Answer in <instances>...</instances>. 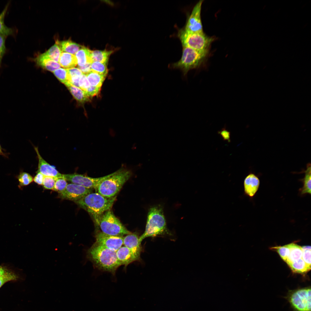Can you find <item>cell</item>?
<instances>
[{
    "mask_svg": "<svg viewBox=\"0 0 311 311\" xmlns=\"http://www.w3.org/2000/svg\"><path fill=\"white\" fill-rule=\"evenodd\" d=\"M107 175L101 177L93 178L77 173L63 174V178L72 183L83 186L86 188L95 190L100 183L106 178Z\"/></svg>",
    "mask_w": 311,
    "mask_h": 311,
    "instance_id": "cell-9",
    "label": "cell"
},
{
    "mask_svg": "<svg viewBox=\"0 0 311 311\" xmlns=\"http://www.w3.org/2000/svg\"><path fill=\"white\" fill-rule=\"evenodd\" d=\"M100 87H97L90 85L85 92L87 96L89 98L98 94L100 92Z\"/></svg>",
    "mask_w": 311,
    "mask_h": 311,
    "instance_id": "cell-38",
    "label": "cell"
},
{
    "mask_svg": "<svg viewBox=\"0 0 311 311\" xmlns=\"http://www.w3.org/2000/svg\"><path fill=\"white\" fill-rule=\"evenodd\" d=\"M56 43L62 52L74 55L83 46L70 40L64 41L57 40Z\"/></svg>",
    "mask_w": 311,
    "mask_h": 311,
    "instance_id": "cell-19",
    "label": "cell"
},
{
    "mask_svg": "<svg viewBox=\"0 0 311 311\" xmlns=\"http://www.w3.org/2000/svg\"><path fill=\"white\" fill-rule=\"evenodd\" d=\"M292 271L300 274L306 273L310 270V268L302 258L294 261L288 265Z\"/></svg>",
    "mask_w": 311,
    "mask_h": 311,
    "instance_id": "cell-27",
    "label": "cell"
},
{
    "mask_svg": "<svg viewBox=\"0 0 311 311\" xmlns=\"http://www.w3.org/2000/svg\"><path fill=\"white\" fill-rule=\"evenodd\" d=\"M117 259L121 266L125 268L130 264L137 260L130 250L125 246H122L116 251Z\"/></svg>",
    "mask_w": 311,
    "mask_h": 311,
    "instance_id": "cell-16",
    "label": "cell"
},
{
    "mask_svg": "<svg viewBox=\"0 0 311 311\" xmlns=\"http://www.w3.org/2000/svg\"><path fill=\"white\" fill-rule=\"evenodd\" d=\"M39 160L37 172H40L45 176L54 178H63V174L60 173L54 166L47 162L41 156L38 148L34 147Z\"/></svg>",
    "mask_w": 311,
    "mask_h": 311,
    "instance_id": "cell-14",
    "label": "cell"
},
{
    "mask_svg": "<svg viewBox=\"0 0 311 311\" xmlns=\"http://www.w3.org/2000/svg\"><path fill=\"white\" fill-rule=\"evenodd\" d=\"M58 62L61 67L67 69L74 68L77 64L75 55L65 52L61 53Z\"/></svg>",
    "mask_w": 311,
    "mask_h": 311,
    "instance_id": "cell-20",
    "label": "cell"
},
{
    "mask_svg": "<svg viewBox=\"0 0 311 311\" xmlns=\"http://www.w3.org/2000/svg\"><path fill=\"white\" fill-rule=\"evenodd\" d=\"M57 179L52 177L44 176L42 184L44 188L46 189L53 190L55 181Z\"/></svg>",
    "mask_w": 311,
    "mask_h": 311,
    "instance_id": "cell-36",
    "label": "cell"
},
{
    "mask_svg": "<svg viewBox=\"0 0 311 311\" xmlns=\"http://www.w3.org/2000/svg\"><path fill=\"white\" fill-rule=\"evenodd\" d=\"M9 271L5 267L0 266V276L5 275Z\"/></svg>",
    "mask_w": 311,
    "mask_h": 311,
    "instance_id": "cell-44",
    "label": "cell"
},
{
    "mask_svg": "<svg viewBox=\"0 0 311 311\" xmlns=\"http://www.w3.org/2000/svg\"><path fill=\"white\" fill-rule=\"evenodd\" d=\"M305 173L304 178L300 180L303 184V187L299 190L300 195L304 196L307 194H311V164H307L306 169L304 171Z\"/></svg>",
    "mask_w": 311,
    "mask_h": 311,
    "instance_id": "cell-18",
    "label": "cell"
},
{
    "mask_svg": "<svg viewBox=\"0 0 311 311\" xmlns=\"http://www.w3.org/2000/svg\"><path fill=\"white\" fill-rule=\"evenodd\" d=\"M53 73L58 80L66 86L71 84L67 69L60 68L54 71Z\"/></svg>",
    "mask_w": 311,
    "mask_h": 311,
    "instance_id": "cell-29",
    "label": "cell"
},
{
    "mask_svg": "<svg viewBox=\"0 0 311 311\" xmlns=\"http://www.w3.org/2000/svg\"><path fill=\"white\" fill-rule=\"evenodd\" d=\"M171 235L167 227L162 206L158 205L150 208L147 214L145 230L139 236V241L141 242L146 238Z\"/></svg>",
    "mask_w": 311,
    "mask_h": 311,
    "instance_id": "cell-3",
    "label": "cell"
},
{
    "mask_svg": "<svg viewBox=\"0 0 311 311\" xmlns=\"http://www.w3.org/2000/svg\"><path fill=\"white\" fill-rule=\"evenodd\" d=\"M113 52V50L92 51L91 57L92 62L97 61L107 64L109 56Z\"/></svg>",
    "mask_w": 311,
    "mask_h": 311,
    "instance_id": "cell-24",
    "label": "cell"
},
{
    "mask_svg": "<svg viewBox=\"0 0 311 311\" xmlns=\"http://www.w3.org/2000/svg\"><path fill=\"white\" fill-rule=\"evenodd\" d=\"M96 225L102 232L109 235L123 236L132 233L115 215L111 209L102 215Z\"/></svg>",
    "mask_w": 311,
    "mask_h": 311,
    "instance_id": "cell-6",
    "label": "cell"
},
{
    "mask_svg": "<svg viewBox=\"0 0 311 311\" xmlns=\"http://www.w3.org/2000/svg\"><path fill=\"white\" fill-rule=\"evenodd\" d=\"M290 250L289 257L286 262L288 265L302 258V247L296 244L292 243L287 244Z\"/></svg>",
    "mask_w": 311,
    "mask_h": 311,
    "instance_id": "cell-22",
    "label": "cell"
},
{
    "mask_svg": "<svg viewBox=\"0 0 311 311\" xmlns=\"http://www.w3.org/2000/svg\"><path fill=\"white\" fill-rule=\"evenodd\" d=\"M67 69L69 74V80L70 78L71 77L76 76H80L83 74L78 68H73Z\"/></svg>",
    "mask_w": 311,
    "mask_h": 311,
    "instance_id": "cell-40",
    "label": "cell"
},
{
    "mask_svg": "<svg viewBox=\"0 0 311 311\" xmlns=\"http://www.w3.org/2000/svg\"><path fill=\"white\" fill-rule=\"evenodd\" d=\"M202 0H200L194 7L188 18L184 28L186 31L192 33L203 32L201 18Z\"/></svg>",
    "mask_w": 311,
    "mask_h": 311,
    "instance_id": "cell-11",
    "label": "cell"
},
{
    "mask_svg": "<svg viewBox=\"0 0 311 311\" xmlns=\"http://www.w3.org/2000/svg\"><path fill=\"white\" fill-rule=\"evenodd\" d=\"M92 71L106 75L108 71L106 64L97 61H93L91 64Z\"/></svg>",
    "mask_w": 311,
    "mask_h": 311,
    "instance_id": "cell-30",
    "label": "cell"
},
{
    "mask_svg": "<svg viewBox=\"0 0 311 311\" xmlns=\"http://www.w3.org/2000/svg\"><path fill=\"white\" fill-rule=\"evenodd\" d=\"M68 184L63 178H58L56 180L53 190L60 193L65 189Z\"/></svg>",
    "mask_w": 311,
    "mask_h": 311,
    "instance_id": "cell-33",
    "label": "cell"
},
{
    "mask_svg": "<svg viewBox=\"0 0 311 311\" xmlns=\"http://www.w3.org/2000/svg\"><path fill=\"white\" fill-rule=\"evenodd\" d=\"M132 175L131 170L122 167L107 175L106 178L100 183L95 190V191L107 198L116 197Z\"/></svg>",
    "mask_w": 311,
    "mask_h": 311,
    "instance_id": "cell-4",
    "label": "cell"
},
{
    "mask_svg": "<svg viewBox=\"0 0 311 311\" xmlns=\"http://www.w3.org/2000/svg\"><path fill=\"white\" fill-rule=\"evenodd\" d=\"M62 52L59 47L56 43L43 54L52 60L58 62Z\"/></svg>",
    "mask_w": 311,
    "mask_h": 311,
    "instance_id": "cell-28",
    "label": "cell"
},
{
    "mask_svg": "<svg viewBox=\"0 0 311 311\" xmlns=\"http://www.w3.org/2000/svg\"><path fill=\"white\" fill-rule=\"evenodd\" d=\"M177 36L182 47H186L199 51L208 50L214 39L207 36L204 33H192L183 28L179 30Z\"/></svg>",
    "mask_w": 311,
    "mask_h": 311,
    "instance_id": "cell-7",
    "label": "cell"
},
{
    "mask_svg": "<svg viewBox=\"0 0 311 311\" xmlns=\"http://www.w3.org/2000/svg\"><path fill=\"white\" fill-rule=\"evenodd\" d=\"M139 238L136 232H132L123 237V245L130 250L138 261L141 260V255L143 251Z\"/></svg>",
    "mask_w": 311,
    "mask_h": 311,
    "instance_id": "cell-13",
    "label": "cell"
},
{
    "mask_svg": "<svg viewBox=\"0 0 311 311\" xmlns=\"http://www.w3.org/2000/svg\"><path fill=\"white\" fill-rule=\"evenodd\" d=\"M293 311H311V288L289 290L285 297Z\"/></svg>",
    "mask_w": 311,
    "mask_h": 311,
    "instance_id": "cell-8",
    "label": "cell"
},
{
    "mask_svg": "<svg viewBox=\"0 0 311 311\" xmlns=\"http://www.w3.org/2000/svg\"><path fill=\"white\" fill-rule=\"evenodd\" d=\"M182 47L181 59L176 62L169 64L168 67L170 69H179L183 76L186 77L189 71L198 69L202 65L208 50L199 51L188 47Z\"/></svg>",
    "mask_w": 311,
    "mask_h": 311,
    "instance_id": "cell-5",
    "label": "cell"
},
{
    "mask_svg": "<svg viewBox=\"0 0 311 311\" xmlns=\"http://www.w3.org/2000/svg\"><path fill=\"white\" fill-rule=\"evenodd\" d=\"M72 95L77 101L81 103H85L90 100L85 91L79 87L71 84L66 86Z\"/></svg>",
    "mask_w": 311,
    "mask_h": 311,
    "instance_id": "cell-23",
    "label": "cell"
},
{
    "mask_svg": "<svg viewBox=\"0 0 311 311\" xmlns=\"http://www.w3.org/2000/svg\"><path fill=\"white\" fill-rule=\"evenodd\" d=\"M116 197L107 198L97 192H92L75 202L90 214L96 225L102 215L111 209Z\"/></svg>",
    "mask_w": 311,
    "mask_h": 311,
    "instance_id": "cell-2",
    "label": "cell"
},
{
    "mask_svg": "<svg viewBox=\"0 0 311 311\" xmlns=\"http://www.w3.org/2000/svg\"><path fill=\"white\" fill-rule=\"evenodd\" d=\"M17 276L14 273L9 271L5 275L0 276V288L6 282L16 280Z\"/></svg>",
    "mask_w": 311,
    "mask_h": 311,
    "instance_id": "cell-35",
    "label": "cell"
},
{
    "mask_svg": "<svg viewBox=\"0 0 311 311\" xmlns=\"http://www.w3.org/2000/svg\"><path fill=\"white\" fill-rule=\"evenodd\" d=\"M302 250V258L308 266L311 268V247L304 246L301 247Z\"/></svg>",
    "mask_w": 311,
    "mask_h": 311,
    "instance_id": "cell-34",
    "label": "cell"
},
{
    "mask_svg": "<svg viewBox=\"0 0 311 311\" xmlns=\"http://www.w3.org/2000/svg\"><path fill=\"white\" fill-rule=\"evenodd\" d=\"M19 182V186L21 187L27 185L33 181L32 176L29 173L25 172H21L17 177Z\"/></svg>",
    "mask_w": 311,
    "mask_h": 311,
    "instance_id": "cell-31",
    "label": "cell"
},
{
    "mask_svg": "<svg viewBox=\"0 0 311 311\" xmlns=\"http://www.w3.org/2000/svg\"><path fill=\"white\" fill-rule=\"evenodd\" d=\"M94 234L95 242L116 252L123 245V237L108 235L96 228Z\"/></svg>",
    "mask_w": 311,
    "mask_h": 311,
    "instance_id": "cell-10",
    "label": "cell"
},
{
    "mask_svg": "<svg viewBox=\"0 0 311 311\" xmlns=\"http://www.w3.org/2000/svg\"><path fill=\"white\" fill-rule=\"evenodd\" d=\"M90 63H87L84 65L78 66V68L84 74H87L92 71Z\"/></svg>",
    "mask_w": 311,
    "mask_h": 311,
    "instance_id": "cell-43",
    "label": "cell"
},
{
    "mask_svg": "<svg viewBox=\"0 0 311 311\" xmlns=\"http://www.w3.org/2000/svg\"><path fill=\"white\" fill-rule=\"evenodd\" d=\"M0 155L4 157H7V154L4 153L3 151V149L0 144Z\"/></svg>",
    "mask_w": 311,
    "mask_h": 311,
    "instance_id": "cell-45",
    "label": "cell"
},
{
    "mask_svg": "<svg viewBox=\"0 0 311 311\" xmlns=\"http://www.w3.org/2000/svg\"><path fill=\"white\" fill-rule=\"evenodd\" d=\"M86 75L83 74L81 76L79 81V88L85 91L90 86Z\"/></svg>",
    "mask_w": 311,
    "mask_h": 311,
    "instance_id": "cell-39",
    "label": "cell"
},
{
    "mask_svg": "<svg viewBox=\"0 0 311 311\" xmlns=\"http://www.w3.org/2000/svg\"><path fill=\"white\" fill-rule=\"evenodd\" d=\"M35 61L39 66L50 71L54 72L60 67L58 62L51 59L43 53L37 57Z\"/></svg>",
    "mask_w": 311,
    "mask_h": 311,
    "instance_id": "cell-17",
    "label": "cell"
},
{
    "mask_svg": "<svg viewBox=\"0 0 311 311\" xmlns=\"http://www.w3.org/2000/svg\"><path fill=\"white\" fill-rule=\"evenodd\" d=\"M93 192V189L86 188L74 183L68 184L65 189L59 193L62 199L77 201L88 194Z\"/></svg>",
    "mask_w": 311,
    "mask_h": 311,
    "instance_id": "cell-12",
    "label": "cell"
},
{
    "mask_svg": "<svg viewBox=\"0 0 311 311\" xmlns=\"http://www.w3.org/2000/svg\"><path fill=\"white\" fill-rule=\"evenodd\" d=\"M260 184V181L258 177L253 173H249L244 180V194L252 198L258 190Z\"/></svg>",
    "mask_w": 311,
    "mask_h": 311,
    "instance_id": "cell-15",
    "label": "cell"
},
{
    "mask_svg": "<svg viewBox=\"0 0 311 311\" xmlns=\"http://www.w3.org/2000/svg\"><path fill=\"white\" fill-rule=\"evenodd\" d=\"M85 75L91 86L100 87L106 76L92 71Z\"/></svg>",
    "mask_w": 311,
    "mask_h": 311,
    "instance_id": "cell-25",
    "label": "cell"
},
{
    "mask_svg": "<svg viewBox=\"0 0 311 311\" xmlns=\"http://www.w3.org/2000/svg\"><path fill=\"white\" fill-rule=\"evenodd\" d=\"M271 249L276 251L282 259L286 262L290 253V250L287 245L274 247H271Z\"/></svg>",
    "mask_w": 311,
    "mask_h": 311,
    "instance_id": "cell-32",
    "label": "cell"
},
{
    "mask_svg": "<svg viewBox=\"0 0 311 311\" xmlns=\"http://www.w3.org/2000/svg\"><path fill=\"white\" fill-rule=\"evenodd\" d=\"M44 177L42 174L40 172H37L36 175L33 179L34 181L39 185H42L43 179Z\"/></svg>",
    "mask_w": 311,
    "mask_h": 311,
    "instance_id": "cell-42",
    "label": "cell"
},
{
    "mask_svg": "<svg viewBox=\"0 0 311 311\" xmlns=\"http://www.w3.org/2000/svg\"><path fill=\"white\" fill-rule=\"evenodd\" d=\"M9 5V4L8 3L3 11L0 14V34L6 37L9 35H13L14 33V29L7 26L4 22L5 16Z\"/></svg>",
    "mask_w": 311,
    "mask_h": 311,
    "instance_id": "cell-26",
    "label": "cell"
},
{
    "mask_svg": "<svg viewBox=\"0 0 311 311\" xmlns=\"http://www.w3.org/2000/svg\"><path fill=\"white\" fill-rule=\"evenodd\" d=\"M6 37L0 34V67L2 58L6 50L5 45Z\"/></svg>",
    "mask_w": 311,
    "mask_h": 311,
    "instance_id": "cell-37",
    "label": "cell"
},
{
    "mask_svg": "<svg viewBox=\"0 0 311 311\" xmlns=\"http://www.w3.org/2000/svg\"><path fill=\"white\" fill-rule=\"evenodd\" d=\"M224 140L230 142V132L226 129L223 128L218 132Z\"/></svg>",
    "mask_w": 311,
    "mask_h": 311,
    "instance_id": "cell-41",
    "label": "cell"
},
{
    "mask_svg": "<svg viewBox=\"0 0 311 311\" xmlns=\"http://www.w3.org/2000/svg\"><path fill=\"white\" fill-rule=\"evenodd\" d=\"M86 257L94 267L101 271L115 274L121 266L116 252L111 251L95 242L88 249Z\"/></svg>",
    "mask_w": 311,
    "mask_h": 311,
    "instance_id": "cell-1",
    "label": "cell"
},
{
    "mask_svg": "<svg viewBox=\"0 0 311 311\" xmlns=\"http://www.w3.org/2000/svg\"><path fill=\"white\" fill-rule=\"evenodd\" d=\"M92 50L84 46L79 49L75 54L78 66L82 67L87 63H91L92 60L91 57Z\"/></svg>",
    "mask_w": 311,
    "mask_h": 311,
    "instance_id": "cell-21",
    "label": "cell"
}]
</instances>
